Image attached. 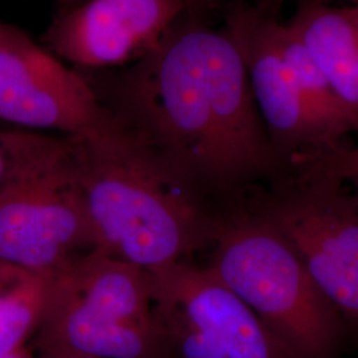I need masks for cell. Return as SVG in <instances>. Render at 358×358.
Here are the masks:
<instances>
[{"mask_svg": "<svg viewBox=\"0 0 358 358\" xmlns=\"http://www.w3.org/2000/svg\"><path fill=\"white\" fill-rule=\"evenodd\" d=\"M185 13L150 51L106 71L77 69L143 149L215 206L288 174L226 28Z\"/></svg>", "mask_w": 358, "mask_h": 358, "instance_id": "cell-1", "label": "cell"}, {"mask_svg": "<svg viewBox=\"0 0 358 358\" xmlns=\"http://www.w3.org/2000/svg\"><path fill=\"white\" fill-rule=\"evenodd\" d=\"M69 140L94 250L155 273L210 245L217 206L117 122Z\"/></svg>", "mask_w": 358, "mask_h": 358, "instance_id": "cell-2", "label": "cell"}, {"mask_svg": "<svg viewBox=\"0 0 358 358\" xmlns=\"http://www.w3.org/2000/svg\"><path fill=\"white\" fill-rule=\"evenodd\" d=\"M251 194L217 207L206 267L252 309L288 357L343 358L350 343L344 320Z\"/></svg>", "mask_w": 358, "mask_h": 358, "instance_id": "cell-3", "label": "cell"}, {"mask_svg": "<svg viewBox=\"0 0 358 358\" xmlns=\"http://www.w3.org/2000/svg\"><path fill=\"white\" fill-rule=\"evenodd\" d=\"M92 250L71 140L36 133L0 189V264L55 276Z\"/></svg>", "mask_w": 358, "mask_h": 358, "instance_id": "cell-4", "label": "cell"}, {"mask_svg": "<svg viewBox=\"0 0 358 358\" xmlns=\"http://www.w3.org/2000/svg\"><path fill=\"white\" fill-rule=\"evenodd\" d=\"M358 343V198L348 185L287 174L251 194Z\"/></svg>", "mask_w": 358, "mask_h": 358, "instance_id": "cell-5", "label": "cell"}, {"mask_svg": "<svg viewBox=\"0 0 358 358\" xmlns=\"http://www.w3.org/2000/svg\"><path fill=\"white\" fill-rule=\"evenodd\" d=\"M171 358H289L252 309L190 260L150 273Z\"/></svg>", "mask_w": 358, "mask_h": 358, "instance_id": "cell-6", "label": "cell"}, {"mask_svg": "<svg viewBox=\"0 0 358 358\" xmlns=\"http://www.w3.org/2000/svg\"><path fill=\"white\" fill-rule=\"evenodd\" d=\"M0 121L65 137H88L115 125L76 68L11 24L0 29Z\"/></svg>", "mask_w": 358, "mask_h": 358, "instance_id": "cell-7", "label": "cell"}, {"mask_svg": "<svg viewBox=\"0 0 358 358\" xmlns=\"http://www.w3.org/2000/svg\"><path fill=\"white\" fill-rule=\"evenodd\" d=\"M271 22V17L239 3L227 15L224 28L242 53L252 97L269 141L288 166L294 155L329 150L343 143L297 84L276 45Z\"/></svg>", "mask_w": 358, "mask_h": 358, "instance_id": "cell-8", "label": "cell"}, {"mask_svg": "<svg viewBox=\"0 0 358 358\" xmlns=\"http://www.w3.org/2000/svg\"><path fill=\"white\" fill-rule=\"evenodd\" d=\"M185 13L180 0H87L60 13L43 41L76 69H115L150 51Z\"/></svg>", "mask_w": 358, "mask_h": 358, "instance_id": "cell-9", "label": "cell"}, {"mask_svg": "<svg viewBox=\"0 0 358 358\" xmlns=\"http://www.w3.org/2000/svg\"><path fill=\"white\" fill-rule=\"evenodd\" d=\"M36 341L38 358H171L158 321L131 324L115 320L81 303L55 276Z\"/></svg>", "mask_w": 358, "mask_h": 358, "instance_id": "cell-10", "label": "cell"}, {"mask_svg": "<svg viewBox=\"0 0 358 358\" xmlns=\"http://www.w3.org/2000/svg\"><path fill=\"white\" fill-rule=\"evenodd\" d=\"M55 279L85 306L131 324H154L150 273L97 250L77 256Z\"/></svg>", "mask_w": 358, "mask_h": 358, "instance_id": "cell-11", "label": "cell"}, {"mask_svg": "<svg viewBox=\"0 0 358 358\" xmlns=\"http://www.w3.org/2000/svg\"><path fill=\"white\" fill-rule=\"evenodd\" d=\"M358 130V6L307 3L289 22Z\"/></svg>", "mask_w": 358, "mask_h": 358, "instance_id": "cell-12", "label": "cell"}, {"mask_svg": "<svg viewBox=\"0 0 358 358\" xmlns=\"http://www.w3.org/2000/svg\"><path fill=\"white\" fill-rule=\"evenodd\" d=\"M53 276L13 268L0 291V358L26 348L36 334L51 296Z\"/></svg>", "mask_w": 358, "mask_h": 358, "instance_id": "cell-13", "label": "cell"}, {"mask_svg": "<svg viewBox=\"0 0 358 358\" xmlns=\"http://www.w3.org/2000/svg\"><path fill=\"white\" fill-rule=\"evenodd\" d=\"M271 29L282 59L294 73L300 88L306 93L309 103L320 115L325 125L341 141L345 134L355 129L336 99L319 65L315 63L289 23L284 24L278 19H272Z\"/></svg>", "mask_w": 358, "mask_h": 358, "instance_id": "cell-14", "label": "cell"}, {"mask_svg": "<svg viewBox=\"0 0 358 358\" xmlns=\"http://www.w3.org/2000/svg\"><path fill=\"white\" fill-rule=\"evenodd\" d=\"M289 174L300 178H328L352 183L358 180V146L343 145L329 150L294 155L289 161Z\"/></svg>", "mask_w": 358, "mask_h": 358, "instance_id": "cell-15", "label": "cell"}, {"mask_svg": "<svg viewBox=\"0 0 358 358\" xmlns=\"http://www.w3.org/2000/svg\"><path fill=\"white\" fill-rule=\"evenodd\" d=\"M36 133L24 130H0V189L13 169L24 157Z\"/></svg>", "mask_w": 358, "mask_h": 358, "instance_id": "cell-16", "label": "cell"}, {"mask_svg": "<svg viewBox=\"0 0 358 358\" xmlns=\"http://www.w3.org/2000/svg\"><path fill=\"white\" fill-rule=\"evenodd\" d=\"M288 1L289 0H241L244 6L271 19H278V15Z\"/></svg>", "mask_w": 358, "mask_h": 358, "instance_id": "cell-17", "label": "cell"}, {"mask_svg": "<svg viewBox=\"0 0 358 358\" xmlns=\"http://www.w3.org/2000/svg\"><path fill=\"white\" fill-rule=\"evenodd\" d=\"M180 1L185 4L187 13H196L207 0H180Z\"/></svg>", "mask_w": 358, "mask_h": 358, "instance_id": "cell-18", "label": "cell"}, {"mask_svg": "<svg viewBox=\"0 0 358 358\" xmlns=\"http://www.w3.org/2000/svg\"><path fill=\"white\" fill-rule=\"evenodd\" d=\"M11 271H13V267L0 264V291L3 289V287L6 285V282H8L10 275H11Z\"/></svg>", "mask_w": 358, "mask_h": 358, "instance_id": "cell-19", "label": "cell"}, {"mask_svg": "<svg viewBox=\"0 0 358 358\" xmlns=\"http://www.w3.org/2000/svg\"><path fill=\"white\" fill-rule=\"evenodd\" d=\"M4 358H36L34 355H32V352L28 349V348H22L20 350H17V352H15L13 355H10V356H7V357Z\"/></svg>", "mask_w": 358, "mask_h": 358, "instance_id": "cell-20", "label": "cell"}, {"mask_svg": "<svg viewBox=\"0 0 358 358\" xmlns=\"http://www.w3.org/2000/svg\"><path fill=\"white\" fill-rule=\"evenodd\" d=\"M348 185L350 186V189L355 192L356 196L358 198V180H356V182H352V183H348Z\"/></svg>", "mask_w": 358, "mask_h": 358, "instance_id": "cell-21", "label": "cell"}, {"mask_svg": "<svg viewBox=\"0 0 358 358\" xmlns=\"http://www.w3.org/2000/svg\"><path fill=\"white\" fill-rule=\"evenodd\" d=\"M44 358H84V357H77V356H51V357H44Z\"/></svg>", "mask_w": 358, "mask_h": 358, "instance_id": "cell-22", "label": "cell"}, {"mask_svg": "<svg viewBox=\"0 0 358 358\" xmlns=\"http://www.w3.org/2000/svg\"><path fill=\"white\" fill-rule=\"evenodd\" d=\"M3 24H4V23H3V22H0V29H1V27H3Z\"/></svg>", "mask_w": 358, "mask_h": 358, "instance_id": "cell-23", "label": "cell"}, {"mask_svg": "<svg viewBox=\"0 0 358 358\" xmlns=\"http://www.w3.org/2000/svg\"><path fill=\"white\" fill-rule=\"evenodd\" d=\"M68 1H69V0H68Z\"/></svg>", "mask_w": 358, "mask_h": 358, "instance_id": "cell-24", "label": "cell"}, {"mask_svg": "<svg viewBox=\"0 0 358 358\" xmlns=\"http://www.w3.org/2000/svg\"><path fill=\"white\" fill-rule=\"evenodd\" d=\"M357 6H358V4H357Z\"/></svg>", "mask_w": 358, "mask_h": 358, "instance_id": "cell-25", "label": "cell"}]
</instances>
